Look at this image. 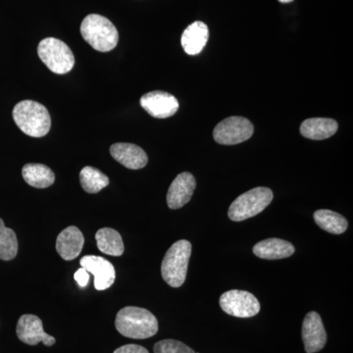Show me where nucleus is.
<instances>
[{
	"label": "nucleus",
	"instance_id": "1",
	"mask_svg": "<svg viewBox=\"0 0 353 353\" xmlns=\"http://www.w3.org/2000/svg\"><path fill=\"white\" fill-rule=\"evenodd\" d=\"M117 331L126 338L145 340L158 332L157 317L148 309L127 306L121 309L115 320Z\"/></svg>",
	"mask_w": 353,
	"mask_h": 353
},
{
	"label": "nucleus",
	"instance_id": "2",
	"mask_svg": "<svg viewBox=\"0 0 353 353\" xmlns=\"http://www.w3.org/2000/svg\"><path fill=\"white\" fill-rule=\"evenodd\" d=\"M13 119L18 128L32 138L48 134L51 128V118L43 104L34 101H23L13 109Z\"/></svg>",
	"mask_w": 353,
	"mask_h": 353
},
{
	"label": "nucleus",
	"instance_id": "3",
	"mask_svg": "<svg viewBox=\"0 0 353 353\" xmlns=\"http://www.w3.org/2000/svg\"><path fill=\"white\" fill-rule=\"evenodd\" d=\"M81 34L95 50L108 52L116 48L119 34L111 21L99 14H90L83 20Z\"/></svg>",
	"mask_w": 353,
	"mask_h": 353
},
{
	"label": "nucleus",
	"instance_id": "4",
	"mask_svg": "<svg viewBox=\"0 0 353 353\" xmlns=\"http://www.w3.org/2000/svg\"><path fill=\"white\" fill-rule=\"evenodd\" d=\"M192 255L189 241H176L167 250L161 264L162 278L172 288H180L187 278L188 267Z\"/></svg>",
	"mask_w": 353,
	"mask_h": 353
},
{
	"label": "nucleus",
	"instance_id": "5",
	"mask_svg": "<svg viewBox=\"0 0 353 353\" xmlns=\"http://www.w3.org/2000/svg\"><path fill=\"white\" fill-rule=\"evenodd\" d=\"M273 192L259 187L241 194L230 206L228 215L234 222H241L261 213L273 201Z\"/></svg>",
	"mask_w": 353,
	"mask_h": 353
},
{
	"label": "nucleus",
	"instance_id": "6",
	"mask_svg": "<svg viewBox=\"0 0 353 353\" xmlns=\"http://www.w3.org/2000/svg\"><path fill=\"white\" fill-rule=\"evenodd\" d=\"M38 54L41 61L58 75L69 73L75 65V57L68 46L60 39L46 38L39 43Z\"/></svg>",
	"mask_w": 353,
	"mask_h": 353
},
{
	"label": "nucleus",
	"instance_id": "7",
	"mask_svg": "<svg viewBox=\"0 0 353 353\" xmlns=\"http://www.w3.org/2000/svg\"><path fill=\"white\" fill-rule=\"evenodd\" d=\"M254 131L252 123L245 117L227 118L215 127L214 139L220 145H234L252 138Z\"/></svg>",
	"mask_w": 353,
	"mask_h": 353
},
{
	"label": "nucleus",
	"instance_id": "8",
	"mask_svg": "<svg viewBox=\"0 0 353 353\" xmlns=\"http://www.w3.org/2000/svg\"><path fill=\"white\" fill-rule=\"evenodd\" d=\"M219 303L222 310L234 317L250 318L259 314L260 311L259 299L245 290H232L224 292Z\"/></svg>",
	"mask_w": 353,
	"mask_h": 353
},
{
	"label": "nucleus",
	"instance_id": "9",
	"mask_svg": "<svg viewBox=\"0 0 353 353\" xmlns=\"http://www.w3.org/2000/svg\"><path fill=\"white\" fill-rule=\"evenodd\" d=\"M18 339L26 345H37L43 343L46 347H52L57 340L43 331V321L36 315L25 314L20 317L16 328Z\"/></svg>",
	"mask_w": 353,
	"mask_h": 353
},
{
	"label": "nucleus",
	"instance_id": "10",
	"mask_svg": "<svg viewBox=\"0 0 353 353\" xmlns=\"http://www.w3.org/2000/svg\"><path fill=\"white\" fill-rule=\"evenodd\" d=\"M141 106L152 117L165 119L175 115L179 109V102L174 95L155 90L141 97Z\"/></svg>",
	"mask_w": 353,
	"mask_h": 353
},
{
	"label": "nucleus",
	"instance_id": "11",
	"mask_svg": "<svg viewBox=\"0 0 353 353\" xmlns=\"http://www.w3.org/2000/svg\"><path fill=\"white\" fill-rule=\"evenodd\" d=\"M301 336L304 348L307 353L320 352L327 343V333L320 315L314 311L307 313L304 318Z\"/></svg>",
	"mask_w": 353,
	"mask_h": 353
},
{
	"label": "nucleus",
	"instance_id": "12",
	"mask_svg": "<svg viewBox=\"0 0 353 353\" xmlns=\"http://www.w3.org/2000/svg\"><path fill=\"white\" fill-rule=\"evenodd\" d=\"M80 264L94 276V288L97 290L109 289L115 282V268L103 257L87 255L80 260Z\"/></svg>",
	"mask_w": 353,
	"mask_h": 353
},
{
	"label": "nucleus",
	"instance_id": "13",
	"mask_svg": "<svg viewBox=\"0 0 353 353\" xmlns=\"http://www.w3.org/2000/svg\"><path fill=\"white\" fill-rule=\"evenodd\" d=\"M196 188V178L189 172H183L176 176L167 192L169 208L180 209L185 206L192 199Z\"/></svg>",
	"mask_w": 353,
	"mask_h": 353
},
{
	"label": "nucleus",
	"instance_id": "14",
	"mask_svg": "<svg viewBox=\"0 0 353 353\" xmlns=\"http://www.w3.org/2000/svg\"><path fill=\"white\" fill-rule=\"evenodd\" d=\"M110 153L116 161L132 170L145 168L148 162L145 150L132 143H115L111 146Z\"/></svg>",
	"mask_w": 353,
	"mask_h": 353
},
{
	"label": "nucleus",
	"instance_id": "15",
	"mask_svg": "<svg viewBox=\"0 0 353 353\" xmlns=\"http://www.w3.org/2000/svg\"><path fill=\"white\" fill-rule=\"evenodd\" d=\"M83 243H85V238L78 228L75 226L66 228L57 236L58 254L67 261L75 259L82 252Z\"/></svg>",
	"mask_w": 353,
	"mask_h": 353
},
{
	"label": "nucleus",
	"instance_id": "16",
	"mask_svg": "<svg viewBox=\"0 0 353 353\" xmlns=\"http://www.w3.org/2000/svg\"><path fill=\"white\" fill-rule=\"evenodd\" d=\"M208 26L201 21H197L183 31L181 43L187 54L196 55L203 50L208 43Z\"/></svg>",
	"mask_w": 353,
	"mask_h": 353
},
{
	"label": "nucleus",
	"instance_id": "17",
	"mask_svg": "<svg viewBox=\"0 0 353 353\" xmlns=\"http://www.w3.org/2000/svg\"><path fill=\"white\" fill-rule=\"evenodd\" d=\"M296 250L289 241L281 239H268L259 241L253 246V253L257 257L266 260H277L292 256Z\"/></svg>",
	"mask_w": 353,
	"mask_h": 353
},
{
	"label": "nucleus",
	"instance_id": "18",
	"mask_svg": "<svg viewBox=\"0 0 353 353\" xmlns=\"http://www.w3.org/2000/svg\"><path fill=\"white\" fill-rule=\"evenodd\" d=\"M336 120L329 118H310L304 121L301 126V134L304 138L321 141L331 138L338 131Z\"/></svg>",
	"mask_w": 353,
	"mask_h": 353
},
{
	"label": "nucleus",
	"instance_id": "19",
	"mask_svg": "<svg viewBox=\"0 0 353 353\" xmlns=\"http://www.w3.org/2000/svg\"><path fill=\"white\" fill-rule=\"evenodd\" d=\"M22 175L28 185L37 189H46L55 182L54 173L43 164H26L22 169Z\"/></svg>",
	"mask_w": 353,
	"mask_h": 353
},
{
	"label": "nucleus",
	"instance_id": "20",
	"mask_svg": "<svg viewBox=\"0 0 353 353\" xmlns=\"http://www.w3.org/2000/svg\"><path fill=\"white\" fill-rule=\"evenodd\" d=\"M97 248L104 254L121 256L124 253L125 246L122 236L116 230L102 228L95 234Z\"/></svg>",
	"mask_w": 353,
	"mask_h": 353
},
{
	"label": "nucleus",
	"instance_id": "21",
	"mask_svg": "<svg viewBox=\"0 0 353 353\" xmlns=\"http://www.w3.org/2000/svg\"><path fill=\"white\" fill-rule=\"evenodd\" d=\"M314 220L322 230L334 234L345 233L348 227L347 220L343 216L328 209L316 211Z\"/></svg>",
	"mask_w": 353,
	"mask_h": 353
},
{
	"label": "nucleus",
	"instance_id": "22",
	"mask_svg": "<svg viewBox=\"0 0 353 353\" xmlns=\"http://www.w3.org/2000/svg\"><path fill=\"white\" fill-rule=\"evenodd\" d=\"M80 182L88 194H97L109 185V178L99 169L87 166L80 173Z\"/></svg>",
	"mask_w": 353,
	"mask_h": 353
},
{
	"label": "nucleus",
	"instance_id": "23",
	"mask_svg": "<svg viewBox=\"0 0 353 353\" xmlns=\"http://www.w3.org/2000/svg\"><path fill=\"white\" fill-rule=\"evenodd\" d=\"M18 253V240L15 232L6 228L0 218V259L9 261L15 259Z\"/></svg>",
	"mask_w": 353,
	"mask_h": 353
},
{
	"label": "nucleus",
	"instance_id": "24",
	"mask_svg": "<svg viewBox=\"0 0 353 353\" xmlns=\"http://www.w3.org/2000/svg\"><path fill=\"white\" fill-rule=\"evenodd\" d=\"M154 353H196L192 348L176 340H163L158 341L153 347Z\"/></svg>",
	"mask_w": 353,
	"mask_h": 353
},
{
	"label": "nucleus",
	"instance_id": "25",
	"mask_svg": "<svg viewBox=\"0 0 353 353\" xmlns=\"http://www.w3.org/2000/svg\"><path fill=\"white\" fill-rule=\"evenodd\" d=\"M113 353H150L145 347L139 345H123Z\"/></svg>",
	"mask_w": 353,
	"mask_h": 353
},
{
	"label": "nucleus",
	"instance_id": "26",
	"mask_svg": "<svg viewBox=\"0 0 353 353\" xmlns=\"http://www.w3.org/2000/svg\"><path fill=\"white\" fill-rule=\"evenodd\" d=\"M88 274L90 273L85 269H83V267L76 272L74 279H75L76 282L78 283L80 287H87L88 281H90V275Z\"/></svg>",
	"mask_w": 353,
	"mask_h": 353
},
{
	"label": "nucleus",
	"instance_id": "27",
	"mask_svg": "<svg viewBox=\"0 0 353 353\" xmlns=\"http://www.w3.org/2000/svg\"><path fill=\"white\" fill-rule=\"evenodd\" d=\"M279 1L282 2V3H289V2H292V0H279Z\"/></svg>",
	"mask_w": 353,
	"mask_h": 353
}]
</instances>
